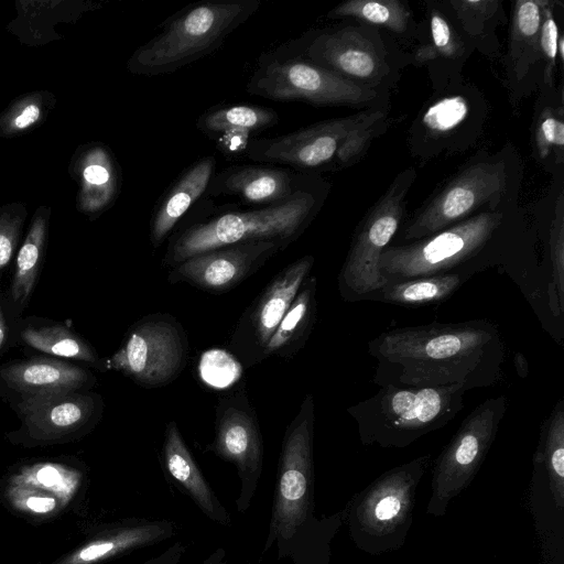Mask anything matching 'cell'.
<instances>
[{"label": "cell", "mask_w": 564, "mask_h": 564, "mask_svg": "<svg viewBox=\"0 0 564 564\" xmlns=\"http://www.w3.org/2000/svg\"><path fill=\"white\" fill-rule=\"evenodd\" d=\"M368 352L377 361L379 387L466 391L500 382L506 359L500 330L488 319L388 329L368 343Z\"/></svg>", "instance_id": "obj_1"}, {"label": "cell", "mask_w": 564, "mask_h": 564, "mask_svg": "<svg viewBox=\"0 0 564 564\" xmlns=\"http://www.w3.org/2000/svg\"><path fill=\"white\" fill-rule=\"evenodd\" d=\"M535 228L519 204L474 215L429 237L389 245L379 271L389 282L446 273L471 274L532 247Z\"/></svg>", "instance_id": "obj_2"}, {"label": "cell", "mask_w": 564, "mask_h": 564, "mask_svg": "<svg viewBox=\"0 0 564 564\" xmlns=\"http://www.w3.org/2000/svg\"><path fill=\"white\" fill-rule=\"evenodd\" d=\"M523 162L507 141L494 152L480 149L413 213L401 240H419L474 215L519 204Z\"/></svg>", "instance_id": "obj_3"}, {"label": "cell", "mask_w": 564, "mask_h": 564, "mask_svg": "<svg viewBox=\"0 0 564 564\" xmlns=\"http://www.w3.org/2000/svg\"><path fill=\"white\" fill-rule=\"evenodd\" d=\"M330 184L323 180L283 203L234 210L196 223L171 238L162 263L173 268L196 254L231 245L279 240L295 241L322 209Z\"/></svg>", "instance_id": "obj_4"}, {"label": "cell", "mask_w": 564, "mask_h": 564, "mask_svg": "<svg viewBox=\"0 0 564 564\" xmlns=\"http://www.w3.org/2000/svg\"><path fill=\"white\" fill-rule=\"evenodd\" d=\"M260 4L259 0H219L187 7L133 53L129 69L138 75L155 76L192 64L216 51Z\"/></svg>", "instance_id": "obj_5"}, {"label": "cell", "mask_w": 564, "mask_h": 564, "mask_svg": "<svg viewBox=\"0 0 564 564\" xmlns=\"http://www.w3.org/2000/svg\"><path fill=\"white\" fill-rule=\"evenodd\" d=\"M459 387H380L372 397L347 409L361 441L402 447L449 423L464 405Z\"/></svg>", "instance_id": "obj_6"}, {"label": "cell", "mask_w": 564, "mask_h": 564, "mask_svg": "<svg viewBox=\"0 0 564 564\" xmlns=\"http://www.w3.org/2000/svg\"><path fill=\"white\" fill-rule=\"evenodd\" d=\"M302 55L359 87L383 94H390L402 70L411 66L409 52L393 36L358 21L313 31Z\"/></svg>", "instance_id": "obj_7"}, {"label": "cell", "mask_w": 564, "mask_h": 564, "mask_svg": "<svg viewBox=\"0 0 564 564\" xmlns=\"http://www.w3.org/2000/svg\"><path fill=\"white\" fill-rule=\"evenodd\" d=\"M489 109L484 93L464 77L433 91L408 129L411 156L423 164L475 148L485 135Z\"/></svg>", "instance_id": "obj_8"}, {"label": "cell", "mask_w": 564, "mask_h": 564, "mask_svg": "<svg viewBox=\"0 0 564 564\" xmlns=\"http://www.w3.org/2000/svg\"><path fill=\"white\" fill-rule=\"evenodd\" d=\"M315 403L306 393L281 446L269 533L262 554L278 542L280 556L307 522L313 507Z\"/></svg>", "instance_id": "obj_9"}, {"label": "cell", "mask_w": 564, "mask_h": 564, "mask_svg": "<svg viewBox=\"0 0 564 564\" xmlns=\"http://www.w3.org/2000/svg\"><path fill=\"white\" fill-rule=\"evenodd\" d=\"M415 178L413 167L398 173L357 226L338 274V289L345 301L370 300L388 284L379 271V258L399 230Z\"/></svg>", "instance_id": "obj_10"}, {"label": "cell", "mask_w": 564, "mask_h": 564, "mask_svg": "<svg viewBox=\"0 0 564 564\" xmlns=\"http://www.w3.org/2000/svg\"><path fill=\"white\" fill-rule=\"evenodd\" d=\"M246 90L276 101L390 109V94L359 87L303 55L263 62L249 78Z\"/></svg>", "instance_id": "obj_11"}, {"label": "cell", "mask_w": 564, "mask_h": 564, "mask_svg": "<svg viewBox=\"0 0 564 564\" xmlns=\"http://www.w3.org/2000/svg\"><path fill=\"white\" fill-rule=\"evenodd\" d=\"M188 349L181 323L170 314L154 313L131 326L118 350L101 361V370L121 372L143 388H159L181 375Z\"/></svg>", "instance_id": "obj_12"}, {"label": "cell", "mask_w": 564, "mask_h": 564, "mask_svg": "<svg viewBox=\"0 0 564 564\" xmlns=\"http://www.w3.org/2000/svg\"><path fill=\"white\" fill-rule=\"evenodd\" d=\"M206 449L236 466L240 479L237 511L245 513L262 474L263 438L254 409L243 390L219 400L215 436Z\"/></svg>", "instance_id": "obj_13"}, {"label": "cell", "mask_w": 564, "mask_h": 564, "mask_svg": "<svg viewBox=\"0 0 564 564\" xmlns=\"http://www.w3.org/2000/svg\"><path fill=\"white\" fill-rule=\"evenodd\" d=\"M506 408V395L489 398L464 419L436 460L431 503L445 505L470 481L496 437Z\"/></svg>", "instance_id": "obj_14"}, {"label": "cell", "mask_w": 564, "mask_h": 564, "mask_svg": "<svg viewBox=\"0 0 564 564\" xmlns=\"http://www.w3.org/2000/svg\"><path fill=\"white\" fill-rule=\"evenodd\" d=\"M376 109L324 120L275 138L253 139L246 147L254 161L292 166L297 172L319 174L334 171V162L346 138L370 118Z\"/></svg>", "instance_id": "obj_15"}, {"label": "cell", "mask_w": 564, "mask_h": 564, "mask_svg": "<svg viewBox=\"0 0 564 564\" xmlns=\"http://www.w3.org/2000/svg\"><path fill=\"white\" fill-rule=\"evenodd\" d=\"M315 258L304 256L283 268L242 313L229 339L245 368L263 360V351L282 317L310 275Z\"/></svg>", "instance_id": "obj_16"}, {"label": "cell", "mask_w": 564, "mask_h": 564, "mask_svg": "<svg viewBox=\"0 0 564 564\" xmlns=\"http://www.w3.org/2000/svg\"><path fill=\"white\" fill-rule=\"evenodd\" d=\"M475 52L445 0L425 1L409 54L411 66L425 67L433 91L463 78L464 66Z\"/></svg>", "instance_id": "obj_17"}, {"label": "cell", "mask_w": 564, "mask_h": 564, "mask_svg": "<svg viewBox=\"0 0 564 564\" xmlns=\"http://www.w3.org/2000/svg\"><path fill=\"white\" fill-rule=\"evenodd\" d=\"M288 246L279 240H264L209 250L171 268L167 281L171 284L187 283L212 293L228 292Z\"/></svg>", "instance_id": "obj_18"}, {"label": "cell", "mask_w": 564, "mask_h": 564, "mask_svg": "<svg viewBox=\"0 0 564 564\" xmlns=\"http://www.w3.org/2000/svg\"><path fill=\"white\" fill-rule=\"evenodd\" d=\"M540 25L541 0H517L510 17L507 52L501 57L513 107L542 86Z\"/></svg>", "instance_id": "obj_19"}, {"label": "cell", "mask_w": 564, "mask_h": 564, "mask_svg": "<svg viewBox=\"0 0 564 564\" xmlns=\"http://www.w3.org/2000/svg\"><path fill=\"white\" fill-rule=\"evenodd\" d=\"M323 180L314 173L269 165H239L214 174L206 193L236 196L245 203L263 207L289 200Z\"/></svg>", "instance_id": "obj_20"}, {"label": "cell", "mask_w": 564, "mask_h": 564, "mask_svg": "<svg viewBox=\"0 0 564 564\" xmlns=\"http://www.w3.org/2000/svg\"><path fill=\"white\" fill-rule=\"evenodd\" d=\"M22 431L35 440L69 435L96 423L102 400L95 393L79 391L23 400L18 405Z\"/></svg>", "instance_id": "obj_21"}, {"label": "cell", "mask_w": 564, "mask_h": 564, "mask_svg": "<svg viewBox=\"0 0 564 564\" xmlns=\"http://www.w3.org/2000/svg\"><path fill=\"white\" fill-rule=\"evenodd\" d=\"M161 464L165 475L212 521L229 525L231 518L217 495L202 474L189 452L175 421L164 431Z\"/></svg>", "instance_id": "obj_22"}, {"label": "cell", "mask_w": 564, "mask_h": 564, "mask_svg": "<svg viewBox=\"0 0 564 564\" xmlns=\"http://www.w3.org/2000/svg\"><path fill=\"white\" fill-rule=\"evenodd\" d=\"M0 380L21 395V401L79 391L91 384L90 372L52 359L32 358L0 369Z\"/></svg>", "instance_id": "obj_23"}, {"label": "cell", "mask_w": 564, "mask_h": 564, "mask_svg": "<svg viewBox=\"0 0 564 564\" xmlns=\"http://www.w3.org/2000/svg\"><path fill=\"white\" fill-rule=\"evenodd\" d=\"M177 527L165 519L134 518L116 523L78 550L63 564H94L155 545L176 535Z\"/></svg>", "instance_id": "obj_24"}, {"label": "cell", "mask_w": 564, "mask_h": 564, "mask_svg": "<svg viewBox=\"0 0 564 564\" xmlns=\"http://www.w3.org/2000/svg\"><path fill=\"white\" fill-rule=\"evenodd\" d=\"M532 158L554 180L564 178V86L541 87L531 126Z\"/></svg>", "instance_id": "obj_25"}, {"label": "cell", "mask_w": 564, "mask_h": 564, "mask_svg": "<svg viewBox=\"0 0 564 564\" xmlns=\"http://www.w3.org/2000/svg\"><path fill=\"white\" fill-rule=\"evenodd\" d=\"M216 161L205 156L188 166L162 196L150 223L153 248L162 245L189 207L206 193L215 174Z\"/></svg>", "instance_id": "obj_26"}, {"label": "cell", "mask_w": 564, "mask_h": 564, "mask_svg": "<svg viewBox=\"0 0 564 564\" xmlns=\"http://www.w3.org/2000/svg\"><path fill=\"white\" fill-rule=\"evenodd\" d=\"M279 121L278 113L257 105H232L213 108L196 121L197 128L221 143L227 151L246 150L251 133L271 128Z\"/></svg>", "instance_id": "obj_27"}, {"label": "cell", "mask_w": 564, "mask_h": 564, "mask_svg": "<svg viewBox=\"0 0 564 564\" xmlns=\"http://www.w3.org/2000/svg\"><path fill=\"white\" fill-rule=\"evenodd\" d=\"M427 456L388 474L367 498L364 521L377 531L388 530L403 519L409 505V489L427 463Z\"/></svg>", "instance_id": "obj_28"}, {"label": "cell", "mask_w": 564, "mask_h": 564, "mask_svg": "<svg viewBox=\"0 0 564 564\" xmlns=\"http://www.w3.org/2000/svg\"><path fill=\"white\" fill-rule=\"evenodd\" d=\"M328 19H345L378 28L403 45L414 43L417 21L409 3L401 0H348L333 8Z\"/></svg>", "instance_id": "obj_29"}, {"label": "cell", "mask_w": 564, "mask_h": 564, "mask_svg": "<svg viewBox=\"0 0 564 564\" xmlns=\"http://www.w3.org/2000/svg\"><path fill=\"white\" fill-rule=\"evenodd\" d=\"M475 51L490 61L502 57L497 30L507 22L501 0H445Z\"/></svg>", "instance_id": "obj_30"}, {"label": "cell", "mask_w": 564, "mask_h": 564, "mask_svg": "<svg viewBox=\"0 0 564 564\" xmlns=\"http://www.w3.org/2000/svg\"><path fill=\"white\" fill-rule=\"evenodd\" d=\"M317 279L307 276L271 336L263 351V360L278 356L292 358L305 344L316 319Z\"/></svg>", "instance_id": "obj_31"}, {"label": "cell", "mask_w": 564, "mask_h": 564, "mask_svg": "<svg viewBox=\"0 0 564 564\" xmlns=\"http://www.w3.org/2000/svg\"><path fill=\"white\" fill-rule=\"evenodd\" d=\"M468 276L446 273L389 282L370 300L410 307L438 303L452 296Z\"/></svg>", "instance_id": "obj_32"}, {"label": "cell", "mask_w": 564, "mask_h": 564, "mask_svg": "<svg viewBox=\"0 0 564 564\" xmlns=\"http://www.w3.org/2000/svg\"><path fill=\"white\" fill-rule=\"evenodd\" d=\"M552 200L549 223L547 247L551 263V280L547 286L549 307L553 315L564 312V186L557 183Z\"/></svg>", "instance_id": "obj_33"}, {"label": "cell", "mask_w": 564, "mask_h": 564, "mask_svg": "<svg viewBox=\"0 0 564 564\" xmlns=\"http://www.w3.org/2000/svg\"><path fill=\"white\" fill-rule=\"evenodd\" d=\"M21 338L36 350L97 365L101 369V361L93 347L63 326L26 327L21 333Z\"/></svg>", "instance_id": "obj_34"}, {"label": "cell", "mask_w": 564, "mask_h": 564, "mask_svg": "<svg viewBox=\"0 0 564 564\" xmlns=\"http://www.w3.org/2000/svg\"><path fill=\"white\" fill-rule=\"evenodd\" d=\"M564 4L558 0H541L540 51L543 68L541 87L555 85V73H563L564 37L561 30ZM540 87V88H541Z\"/></svg>", "instance_id": "obj_35"}, {"label": "cell", "mask_w": 564, "mask_h": 564, "mask_svg": "<svg viewBox=\"0 0 564 564\" xmlns=\"http://www.w3.org/2000/svg\"><path fill=\"white\" fill-rule=\"evenodd\" d=\"M538 463H543L550 480L558 498L563 501L564 479V403L560 400L550 415L544 420L541 429V438L536 452Z\"/></svg>", "instance_id": "obj_36"}, {"label": "cell", "mask_w": 564, "mask_h": 564, "mask_svg": "<svg viewBox=\"0 0 564 564\" xmlns=\"http://www.w3.org/2000/svg\"><path fill=\"white\" fill-rule=\"evenodd\" d=\"M43 241V226L35 225L19 251L11 284V295L17 304H24L34 288Z\"/></svg>", "instance_id": "obj_37"}, {"label": "cell", "mask_w": 564, "mask_h": 564, "mask_svg": "<svg viewBox=\"0 0 564 564\" xmlns=\"http://www.w3.org/2000/svg\"><path fill=\"white\" fill-rule=\"evenodd\" d=\"M80 474L55 463H39L24 467L14 478L15 486L30 489H50L62 497L79 484Z\"/></svg>", "instance_id": "obj_38"}, {"label": "cell", "mask_w": 564, "mask_h": 564, "mask_svg": "<svg viewBox=\"0 0 564 564\" xmlns=\"http://www.w3.org/2000/svg\"><path fill=\"white\" fill-rule=\"evenodd\" d=\"M84 177L87 183L100 188V192L108 202L112 194V174L107 155L101 154L100 162L88 165L84 170Z\"/></svg>", "instance_id": "obj_39"}, {"label": "cell", "mask_w": 564, "mask_h": 564, "mask_svg": "<svg viewBox=\"0 0 564 564\" xmlns=\"http://www.w3.org/2000/svg\"><path fill=\"white\" fill-rule=\"evenodd\" d=\"M28 492V497H22V503L28 510L45 513L55 509L56 500L54 497L40 492Z\"/></svg>", "instance_id": "obj_40"}, {"label": "cell", "mask_w": 564, "mask_h": 564, "mask_svg": "<svg viewBox=\"0 0 564 564\" xmlns=\"http://www.w3.org/2000/svg\"><path fill=\"white\" fill-rule=\"evenodd\" d=\"M186 552V546L175 542L158 556L151 557L142 564H177Z\"/></svg>", "instance_id": "obj_41"}, {"label": "cell", "mask_w": 564, "mask_h": 564, "mask_svg": "<svg viewBox=\"0 0 564 564\" xmlns=\"http://www.w3.org/2000/svg\"><path fill=\"white\" fill-rule=\"evenodd\" d=\"M14 249V234L9 227H0V269L11 259Z\"/></svg>", "instance_id": "obj_42"}, {"label": "cell", "mask_w": 564, "mask_h": 564, "mask_svg": "<svg viewBox=\"0 0 564 564\" xmlns=\"http://www.w3.org/2000/svg\"><path fill=\"white\" fill-rule=\"evenodd\" d=\"M39 108L35 105H30L15 119V126L20 129L25 128L35 122L39 118Z\"/></svg>", "instance_id": "obj_43"}, {"label": "cell", "mask_w": 564, "mask_h": 564, "mask_svg": "<svg viewBox=\"0 0 564 564\" xmlns=\"http://www.w3.org/2000/svg\"><path fill=\"white\" fill-rule=\"evenodd\" d=\"M513 364L518 376L522 379L527 378L529 375V362L525 356L520 351L516 352Z\"/></svg>", "instance_id": "obj_44"}, {"label": "cell", "mask_w": 564, "mask_h": 564, "mask_svg": "<svg viewBox=\"0 0 564 564\" xmlns=\"http://www.w3.org/2000/svg\"><path fill=\"white\" fill-rule=\"evenodd\" d=\"M202 564H228L226 550L224 547L216 549Z\"/></svg>", "instance_id": "obj_45"}, {"label": "cell", "mask_w": 564, "mask_h": 564, "mask_svg": "<svg viewBox=\"0 0 564 564\" xmlns=\"http://www.w3.org/2000/svg\"><path fill=\"white\" fill-rule=\"evenodd\" d=\"M7 335V325H6V318L3 315V311L0 304V348L6 339Z\"/></svg>", "instance_id": "obj_46"}]
</instances>
